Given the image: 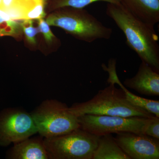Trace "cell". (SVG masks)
<instances>
[{
    "label": "cell",
    "instance_id": "cell-1",
    "mask_svg": "<svg viewBox=\"0 0 159 159\" xmlns=\"http://www.w3.org/2000/svg\"><path fill=\"white\" fill-rule=\"evenodd\" d=\"M107 16L123 32L126 44L144 61L159 72L158 36L154 27L143 21L122 3H107Z\"/></svg>",
    "mask_w": 159,
    "mask_h": 159
},
{
    "label": "cell",
    "instance_id": "cell-2",
    "mask_svg": "<svg viewBox=\"0 0 159 159\" xmlns=\"http://www.w3.org/2000/svg\"><path fill=\"white\" fill-rule=\"evenodd\" d=\"M100 90L92 99L86 102L73 104L69 111L77 117L84 115L139 116L150 118L154 115L130 103L122 89L116 87L115 84Z\"/></svg>",
    "mask_w": 159,
    "mask_h": 159
},
{
    "label": "cell",
    "instance_id": "cell-3",
    "mask_svg": "<svg viewBox=\"0 0 159 159\" xmlns=\"http://www.w3.org/2000/svg\"><path fill=\"white\" fill-rule=\"evenodd\" d=\"M49 15L46 21L50 26L61 28L67 33L88 43L98 39H108L112 29L102 24L84 9L60 8Z\"/></svg>",
    "mask_w": 159,
    "mask_h": 159
},
{
    "label": "cell",
    "instance_id": "cell-4",
    "mask_svg": "<svg viewBox=\"0 0 159 159\" xmlns=\"http://www.w3.org/2000/svg\"><path fill=\"white\" fill-rule=\"evenodd\" d=\"M100 137L79 128L43 142L49 159H92Z\"/></svg>",
    "mask_w": 159,
    "mask_h": 159
},
{
    "label": "cell",
    "instance_id": "cell-5",
    "mask_svg": "<svg viewBox=\"0 0 159 159\" xmlns=\"http://www.w3.org/2000/svg\"><path fill=\"white\" fill-rule=\"evenodd\" d=\"M39 133L44 138L58 136L79 128L78 117L66 104L47 100L31 114Z\"/></svg>",
    "mask_w": 159,
    "mask_h": 159
},
{
    "label": "cell",
    "instance_id": "cell-6",
    "mask_svg": "<svg viewBox=\"0 0 159 159\" xmlns=\"http://www.w3.org/2000/svg\"><path fill=\"white\" fill-rule=\"evenodd\" d=\"M77 117L80 128L99 136L122 132L144 134L145 126L150 119L89 114Z\"/></svg>",
    "mask_w": 159,
    "mask_h": 159
},
{
    "label": "cell",
    "instance_id": "cell-7",
    "mask_svg": "<svg viewBox=\"0 0 159 159\" xmlns=\"http://www.w3.org/2000/svg\"><path fill=\"white\" fill-rule=\"evenodd\" d=\"M37 133L34 119L30 114L12 111L0 116V145L21 142Z\"/></svg>",
    "mask_w": 159,
    "mask_h": 159
},
{
    "label": "cell",
    "instance_id": "cell-8",
    "mask_svg": "<svg viewBox=\"0 0 159 159\" xmlns=\"http://www.w3.org/2000/svg\"><path fill=\"white\" fill-rule=\"evenodd\" d=\"M115 140L131 159H159V140L144 134H117Z\"/></svg>",
    "mask_w": 159,
    "mask_h": 159
},
{
    "label": "cell",
    "instance_id": "cell-9",
    "mask_svg": "<svg viewBox=\"0 0 159 159\" xmlns=\"http://www.w3.org/2000/svg\"><path fill=\"white\" fill-rule=\"evenodd\" d=\"M123 84L138 93L149 96L159 95V72L142 61L134 77L125 79Z\"/></svg>",
    "mask_w": 159,
    "mask_h": 159
},
{
    "label": "cell",
    "instance_id": "cell-10",
    "mask_svg": "<svg viewBox=\"0 0 159 159\" xmlns=\"http://www.w3.org/2000/svg\"><path fill=\"white\" fill-rule=\"evenodd\" d=\"M125 7L143 21L152 26L159 22V0H121Z\"/></svg>",
    "mask_w": 159,
    "mask_h": 159
},
{
    "label": "cell",
    "instance_id": "cell-11",
    "mask_svg": "<svg viewBox=\"0 0 159 159\" xmlns=\"http://www.w3.org/2000/svg\"><path fill=\"white\" fill-rule=\"evenodd\" d=\"M9 158L48 159L49 157L43 141L29 138L14 143L9 154Z\"/></svg>",
    "mask_w": 159,
    "mask_h": 159
},
{
    "label": "cell",
    "instance_id": "cell-12",
    "mask_svg": "<svg viewBox=\"0 0 159 159\" xmlns=\"http://www.w3.org/2000/svg\"><path fill=\"white\" fill-rule=\"evenodd\" d=\"M109 74V77L107 79V82L117 84L120 86L125 92L127 100L133 105L145 110L154 116L159 118V100H152V99H146L143 97H139L131 93L125 88V86L121 81L119 80V77L117 76L116 67L115 66H110L106 70Z\"/></svg>",
    "mask_w": 159,
    "mask_h": 159
},
{
    "label": "cell",
    "instance_id": "cell-13",
    "mask_svg": "<svg viewBox=\"0 0 159 159\" xmlns=\"http://www.w3.org/2000/svg\"><path fill=\"white\" fill-rule=\"evenodd\" d=\"M92 159H131L117 144L111 134L101 136Z\"/></svg>",
    "mask_w": 159,
    "mask_h": 159
},
{
    "label": "cell",
    "instance_id": "cell-14",
    "mask_svg": "<svg viewBox=\"0 0 159 159\" xmlns=\"http://www.w3.org/2000/svg\"><path fill=\"white\" fill-rule=\"evenodd\" d=\"M20 23L0 9V36H16L21 33Z\"/></svg>",
    "mask_w": 159,
    "mask_h": 159
},
{
    "label": "cell",
    "instance_id": "cell-15",
    "mask_svg": "<svg viewBox=\"0 0 159 159\" xmlns=\"http://www.w3.org/2000/svg\"><path fill=\"white\" fill-rule=\"evenodd\" d=\"M104 2L107 3L120 4L121 0H55L54 8L56 9L71 7L75 9H84L96 2Z\"/></svg>",
    "mask_w": 159,
    "mask_h": 159
},
{
    "label": "cell",
    "instance_id": "cell-16",
    "mask_svg": "<svg viewBox=\"0 0 159 159\" xmlns=\"http://www.w3.org/2000/svg\"><path fill=\"white\" fill-rule=\"evenodd\" d=\"M21 28L28 42L32 44H36L35 36L39 32L38 28L33 26L32 20H25L20 23Z\"/></svg>",
    "mask_w": 159,
    "mask_h": 159
},
{
    "label": "cell",
    "instance_id": "cell-17",
    "mask_svg": "<svg viewBox=\"0 0 159 159\" xmlns=\"http://www.w3.org/2000/svg\"><path fill=\"white\" fill-rule=\"evenodd\" d=\"M144 134L159 139V118L154 116L149 119L145 126Z\"/></svg>",
    "mask_w": 159,
    "mask_h": 159
},
{
    "label": "cell",
    "instance_id": "cell-18",
    "mask_svg": "<svg viewBox=\"0 0 159 159\" xmlns=\"http://www.w3.org/2000/svg\"><path fill=\"white\" fill-rule=\"evenodd\" d=\"M37 20L38 25V29L39 32L43 34L47 42H52L54 40L55 36L51 31L50 25L43 18L38 19Z\"/></svg>",
    "mask_w": 159,
    "mask_h": 159
}]
</instances>
